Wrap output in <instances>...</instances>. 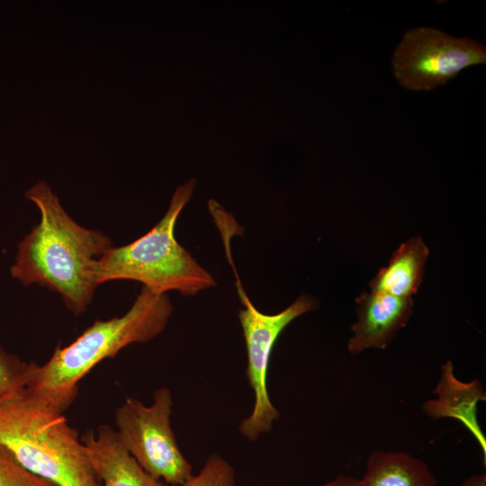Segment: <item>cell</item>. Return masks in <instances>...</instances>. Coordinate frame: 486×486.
Segmentation results:
<instances>
[{"label": "cell", "mask_w": 486, "mask_h": 486, "mask_svg": "<svg viewBox=\"0 0 486 486\" xmlns=\"http://www.w3.org/2000/svg\"><path fill=\"white\" fill-rule=\"evenodd\" d=\"M436 399L422 404L423 412L437 420L451 418L458 420L473 436L486 461V437L477 419V405L486 400V393L479 380L464 382L456 378L451 360L440 368V377L433 390Z\"/></svg>", "instance_id": "obj_9"}, {"label": "cell", "mask_w": 486, "mask_h": 486, "mask_svg": "<svg viewBox=\"0 0 486 486\" xmlns=\"http://www.w3.org/2000/svg\"><path fill=\"white\" fill-rule=\"evenodd\" d=\"M485 63L486 49L481 42L430 27L406 32L392 58L398 82L414 91L432 90L465 68Z\"/></svg>", "instance_id": "obj_7"}, {"label": "cell", "mask_w": 486, "mask_h": 486, "mask_svg": "<svg viewBox=\"0 0 486 486\" xmlns=\"http://www.w3.org/2000/svg\"><path fill=\"white\" fill-rule=\"evenodd\" d=\"M172 311L166 293L142 286L125 314L96 320L68 346H57L48 362L36 366L25 389L64 412L76 400L78 383L89 371L104 359L114 357L123 347L158 336Z\"/></svg>", "instance_id": "obj_2"}, {"label": "cell", "mask_w": 486, "mask_h": 486, "mask_svg": "<svg viewBox=\"0 0 486 486\" xmlns=\"http://www.w3.org/2000/svg\"><path fill=\"white\" fill-rule=\"evenodd\" d=\"M365 486H436L427 464L406 452L375 450L361 478Z\"/></svg>", "instance_id": "obj_12"}, {"label": "cell", "mask_w": 486, "mask_h": 486, "mask_svg": "<svg viewBox=\"0 0 486 486\" xmlns=\"http://www.w3.org/2000/svg\"><path fill=\"white\" fill-rule=\"evenodd\" d=\"M235 471L224 457L210 454L197 474H193L181 486H235Z\"/></svg>", "instance_id": "obj_14"}, {"label": "cell", "mask_w": 486, "mask_h": 486, "mask_svg": "<svg viewBox=\"0 0 486 486\" xmlns=\"http://www.w3.org/2000/svg\"><path fill=\"white\" fill-rule=\"evenodd\" d=\"M0 441L23 469L56 486H102L63 412L26 389L0 401Z\"/></svg>", "instance_id": "obj_3"}, {"label": "cell", "mask_w": 486, "mask_h": 486, "mask_svg": "<svg viewBox=\"0 0 486 486\" xmlns=\"http://www.w3.org/2000/svg\"><path fill=\"white\" fill-rule=\"evenodd\" d=\"M459 486H486L485 473H476L469 476Z\"/></svg>", "instance_id": "obj_17"}, {"label": "cell", "mask_w": 486, "mask_h": 486, "mask_svg": "<svg viewBox=\"0 0 486 486\" xmlns=\"http://www.w3.org/2000/svg\"><path fill=\"white\" fill-rule=\"evenodd\" d=\"M40 220L18 245L11 274L23 285L37 284L58 293L76 316L83 314L98 286L96 261L112 247L101 231L77 224L43 181L25 193Z\"/></svg>", "instance_id": "obj_1"}, {"label": "cell", "mask_w": 486, "mask_h": 486, "mask_svg": "<svg viewBox=\"0 0 486 486\" xmlns=\"http://www.w3.org/2000/svg\"><path fill=\"white\" fill-rule=\"evenodd\" d=\"M80 439L102 486H165L138 464L109 425L86 430Z\"/></svg>", "instance_id": "obj_10"}, {"label": "cell", "mask_w": 486, "mask_h": 486, "mask_svg": "<svg viewBox=\"0 0 486 486\" xmlns=\"http://www.w3.org/2000/svg\"><path fill=\"white\" fill-rule=\"evenodd\" d=\"M237 289L244 306L238 311V320L247 349L246 375L254 392L253 409L238 428L245 438L256 441L261 435L270 432L280 418L267 390V370L275 341L293 320L313 310L316 303L310 297L301 295L282 311L266 314L254 306L239 280Z\"/></svg>", "instance_id": "obj_6"}, {"label": "cell", "mask_w": 486, "mask_h": 486, "mask_svg": "<svg viewBox=\"0 0 486 486\" xmlns=\"http://www.w3.org/2000/svg\"><path fill=\"white\" fill-rule=\"evenodd\" d=\"M356 320L347 349L357 355L369 348H385L403 328L413 312L412 298L382 292H364L356 299Z\"/></svg>", "instance_id": "obj_8"}, {"label": "cell", "mask_w": 486, "mask_h": 486, "mask_svg": "<svg viewBox=\"0 0 486 486\" xmlns=\"http://www.w3.org/2000/svg\"><path fill=\"white\" fill-rule=\"evenodd\" d=\"M428 254L418 235L402 243L370 282L371 292L412 298L422 282Z\"/></svg>", "instance_id": "obj_11"}, {"label": "cell", "mask_w": 486, "mask_h": 486, "mask_svg": "<svg viewBox=\"0 0 486 486\" xmlns=\"http://www.w3.org/2000/svg\"><path fill=\"white\" fill-rule=\"evenodd\" d=\"M37 365L8 353L0 346V401L24 391Z\"/></svg>", "instance_id": "obj_13"}, {"label": "cell", "mask_w": 486, "mask_h": 486, "mask_svg": "<svg viewBox=\"0 0 486 486\" xmlns=\"http://www.w3.org/2000/svg\"><path fill=\"white\" fill-rule=\"evenodd\" d=\"M173 395L167 387L153 393L149 406L128 397L115 410V432L138 464L156 479L181 486L193 467L183 454L171 428Z\"/></svg>", "instance_id": "obj_5"}, {"label": "cell", "mask_w": 486, "mask_h": 486, "mask_svg": "<svg viewBox=\"0 0 486 486\" xmlns=\"http://www.w3.org/2000/svg\"><path fill=\"white\" fill-rule=\"evenodd\" d=\"M195 185L194 178L179 185L166 212L148 232L125 246L111 247L96 261L98 285L132 280L158 292L177 291L186 296L216 285L214 277L175 238L176 220Z\"/></svg>", "instance_id": "obj_4"}, {"label": "cell", "mask_w": 486, "mask_h": 486, "mask_svg": "<svg viewBox=\"0 0 486 486\" xmlns=\"http://www.w3.org/2000/svg\"><path fill=\"white\" fill-rule=\"evenodd\" d=\"M321 486H365L362 479L340 474Z\"/></svg>", "instance_id": "obj_16"}, {"label": "cell", "mask_w": 486, "mask_h": 486, "mask_svg": "<svg viewBox=\"0 0 486 486\" xmlns=\"http://www.w3.org/2000/svg\"><path fill=\"white\" fill-rule=\"evenodd\" d=\"M0 486H56L23 469L0 441Z\"/></svg>", "instance_id": "obj_15"}]
</instances>
